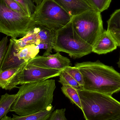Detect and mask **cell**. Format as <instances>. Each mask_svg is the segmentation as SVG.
<instances>
[{
  "instance_id": "cell-5",
  "label": "cell",
  "mask_w": 120,
  "mask_h": 120,
  "mask_svg": "<svg viewBox=\"0 0 120 120\" xmlns=\"http://www.w3.org/2000/svg\"><path fill=\"white\" fill-rule=\"evenodd\" d=\"M34 24L31 17L12 10L0 0V32L17 38L26 34Z\"/></svg>"
},
{
  "instance_id": "cell-14",
  "label": "cell",
  "mask_w": 120,
  "mask_h": 120,
  "mask_svg": "<svg viewBox=\"0 0 120 120\" xmlns=\"http://www.w3.org/2000/svg\"><path fill=\"white\" fill-rule=\"evenodd\" d=\"M11 39L14 42L15 47L18 51L26 46L32 44L38 46L40 44V40L35 27V23L32 29L22 38L19 39L14 38H11Z\"/></svg>"
},
{
  "instance_id": "cell-28",
  "label": "cell",
  "mask_w": 120,
  "mask_h": 120,
  "mask_svg": "<svg viewBox=\"0 0 120 120\" xmlns=\"http://www.w3.org/2000/svg\"><path fill=\"white\" fill-rule=\"evenodd\" d=\"M107 30L109 32L113 38L115 39L118 46L120 47V29H113Z\"/></svg>"
},
{
  "instance_id": "cell-8",
  "label": "cell",
  "mask_w": 120,
  "mask_h": 120,
  "mask_svg": "<svg viewBox=\"0 0 120 120\" xmlns=\"http://www.w3.org/2000/svg\"><path fill=\"white\" fill-rule=\"evenodd\" d=\"M63 70L38 67L27 61L11 78L4 89L11 90L19 85L43 81L59 76Z\"/></svg>"
},
{
  "instance_id": "cell-25",
  "label": "cell",
  "mask_w": 120,
  "mask_h": 120,
  "mask_svg": "<svg viewBox=\"0 0 120 120\" xmlns=\"http://www.w3.org/2000/svg\"><path fill=\"white\" fill-rule=\"evenodd\" d=\"M4 1L6 5L11 10L23 15L29 16L24 8L15 0H4Z\"/></svg>"
},
{
  "instance_id": "cell-6",
  "label": "cell",
  "mask_w": 120,
  "mask_h": 120,
  "mask_svg": "<svg viewBox=\"0 0 120 120\" xmlns=\"http://www.w3.org/2000/svg\"><path fill=\"white\" fill-rule=\"evenodd\" d=\"M71 22L78 35L93 48L104 30L101 12L94 9L72 17Z\"/></svg>"
},
{
  "instance_id": "cell-13",
  "label": "cell",
  "mask_w": 120,
  "mask_h": 120,
  "mask_svg": "<svg viewBox=\"0 0 120 120\" xmlns=\"http://www.w3.org/2000/svg\"><path fill=\"white\" fill-rule=\"evenodd\" d=\"M35 27L40 41L38 46L39 49H45L47 52H52L55 31L36 23Z\"/></svg>"
},
{
  "instance_id": "cell-17",
  "label": "cell",
  "mask_w": 120,
  "mask_h": 120,
  "mask_svg": "<svg viewBox=\"0 0 120 120\" xmlns=\"http://www.w3.org/2000/svg\"><path fill=\"white\" fill-rule=\"evenodd\" d=\"M63 94L70 99L72 104L76 105L82 110L80 98L77 89L68 85H63L61 87Z\"/></svg>"
},
{
  "instance_id": "cell-32",
  "label": "cell",
  "mask_w": 120,
  "mask_h": 120,
  "mask_svg": "<svg viewBox=\"0 0 120 120\" xmlns=\"http://www.w3.org/2000/svg\"><path fill=\"white\" fill-rule=\"evenodd\" d=\"M117 63V64L118 65V67L120 68V58H119V61H118V62Z\"/></svg>"
},
{
  "instance_id": "cell-11",
  "label": "cell",
  "mask_w": 120,
  "mask_h": 120,
  "mask_svg": "<svg viewBox=\"0 0 120 120\" xmlns=\"http://www.w3.org/2000/svg\"><path fill=\"white\" fill-rule=\"evenodd\" d=\"M118 46L111 34L104 30L93 48V52L105 54L116 50Z\"/></svg>"
},
{
  "instance_id": "cell-9",
  "label": "cell",
  "mask_w": 120,
  "mask_h": 120,
  "mask_svg": "<svg viewBox=\"0 0 120 120\" xmlns=\"http://www.w3.org/2000/svg\"><path fill=\"white\" fill-rule=\"evenodd\" d=\"M50 53L46 51L43 55H37L28 62L36 66L48 69L63 70L70 66V60L61 55L60 52L53 55Z\"/></svg>"
},
{
  "instance_id": "cell-15",
  "label": "cell",
  "mask_w": 120,
  "mask_h": 120,
  "mask_svg": "<svg viewBox=\"0 0 120 120\" xmlns=\"http://www.w3.org/2000/svg\"><path fill=\"white\" fill-rule=\"evenodd\" d=\"M17 94H10L6 93L0 98V120L10 111L11 107L17 97Z\"/></svg>"
},
{
  "instance_id": "cell-18",
  "label": "cell",
  "mask_w": 120,
  "mask_h": 120,
  "mask_svg": "<svg viewBox=\"0 0 120 120\" xmlns=\"http://www.w3.org/2000/svg\"><path fill=\"white\" fill-rule=\"evenodd\" d=\"M55 109V107H53L50 110L42 111L25 116L13 114L12 118L13 120H47Z\"/></svg>"
},
{
  "instance_id": "cell-7",
  "label": "cell",
  "mask_w": 120,
  "mask_h": 120,
  "mask_svg": "<svg viewBox=\"0 0 120 120\" xmlns=\"http://www.w3.org/2000/svg\"><path fill=\"white\" fill-rule=\"evenodd\" d=\"M33 22L53 31H58L71 21L72 17L53 0H44L31 15Z\"/></svg>"
},
{
  "instance_id": "cell-16",
  "label": "cell",
  "mask_w": 120,
  "mask_h": 120,
  "mask_svg": "<svg viewBox=\"0 0 120 120\" xmlns=\"http://www.w3.org/2000/svg\"><path fill=\"white\" fill-rule=\"evenodd\" d=\"M39 49L38 46L34 44L29 45L20 49L16 55L20 60L27 62L38 55Z\"/></svg>"
},
{
  "instance_id": "cell-21",
  "label": "cell",
  "mask_w": 120,
  "mask_h": 120,
  "mask_svg": "<svg viewBox=\"0 0 120 120\" xmlns=\"http://www.w3.org/2000/svg\"><path fill=\"white\" fill-rule=\"evenodd\" d=\"M94 10L101 13L107 10L112 0H86Z\"/></svg>"
},
{
  "instance_id": "cell-1",
  "label": "cell",
  "mask_w": 120,
  "mask_h": 120,
  "mask_svg": "<svg viewBox=\"0 0 120 120\" xmlns=\"http://www.w3.org/2000/svg\"><path fill=\"white\" fill-rule=\"evenodd\" d=\"M17 87L18 97L11 106V112L25 116L53 108V93L56 88L55 80L26 83Z\"/></svg>"
},
{
  "instance_id": "cell-23",
  "label": "cell",
  "mask_w": 120,
  "mask_h": 120,
  "mask_svg": "<svg viewBox=\"0 0 120 120\" xmlns=\"http://www.w3.org/2000/svg\"><path fill=\"white\" fill-rule=\"evenodd\" d=\"M63 70L71 75L82 87L84 84V78L82 73L78 68L75 66H69Z\"/></svg>"
},
{
  "instance_id": "cell-24",
  "label": "cell",
  "mask_w": 120,
  "mask_h": 120,
  "mask_svg": "<svg viewBox=\"0 0 120 120\" xmlns=\"http://www.w3.org/2000/svg\"><path fill=\"white\" fill-rule=\"evenodd\" d=\"M31 17L35 12L36 6L32 0H15Z\"/></svg>"
},
{
  "instance_id": "cell-19",
  "label": "cell",
  "mask_w": 120,
  "mask_h": 120,
  "mask_svg": "<svg viewBox=\"0 0 120 120\" xmlns=\"http://www.w3.org/2000/svg\"><path fill=\"white\" fill-rule=\"evenodd\" d=\"M22 66L19 68H10L0 71V87L4 89L11 78L17 72Z\"/></svg>"
},
{
  "instance_id": "cell-3",
  "label": "cell",
  "mask_w": 120,
  "mask_h": 120,
  "mask_svg": "<svg viewBox=\"0 0 120 120\" xmlns=\"http://www.w3.org/2000/svg\"><path fill=\"white\" fill-rule=\"evenodd\" d=\"M77 90L86 120H108L120 114V102L112 96L81 89Z\"/></svg>"
},
{
  "instance_id": "cell-27",
  "label": "cell",
  "mask_w": 120,
  "mask_h": 120,
  "mask_svg": "<svg viewBox=\"0 0 120 120\" xmlns=\"http://www.w3.org/2000/svg\"><path fill=\"white\" fill-rule=\"evenodd\" d=\"M8 41V36L4 37L1 41H0V71L3 60L7 50V44Z\"/></svg>"
},
{
  "instance_id": "cell-4",
  "label": "cell",
  "mask_w": 120,
  "mask_h": 120,
  "mask_svg": "<svg viewBox=\"0 0 120 120\" xmlns=\"http://www.w3.org/2000/svg\"><path fill=\"white\" fill-rule=\"evenodd\" d=\"M53 49L56 52L66 53L76 59L92 52L93 47L78 35L71 21L56 31Z\"/></svg>"
},
{
  "instance_id": "cell-30",
  "label": "cell",
  "mask_w": 120,
  "mask_h": 120,
  "mask_svg": "<svg viewBox=\"0 0 120 120\" xmlns=\"http://www.w3.org/2000/svg\"><path fill=\"white\" fill-rule=\"evenodd\" d=\"M0 120H13L12 118H11L10 117L6 116L4 117L1 118Z\"/></svg>"
},
{
  "instance_id": "cell-10",
  "label": "cell",
  "mask_w": 120,
  "mask_h": 120,
  "mask_svg": "<svg viewBox=\"0 0 120 120\" xmlns=\"http://www.w3.org/2000/svg\"><path fill=\"white\" fill-rule=\"evenodd\" d=\"M71 17L94 9L86 0H53Z\"/></svg>"
},
{
  "instance_id": "cell-20",
  "label": "cell",
  "mask_w": 120,
  "mask_h": 120,
  "mask_svg": "<svg viewBox=\"0 0 120 120\" xmlns=\"http://www.w3.org/2000/svg\"><path fill=\"white\" fill-rule=\"evenodd\" d=\"M60 79L58 82L63 85H68L78 90L82 89V87L71 75L63 70L60 75Z\"/></svg>"
},
{
  "instance_id": "cell-22",
  "label": "cell",
  "mask_w": 120,
  "mask_h": 120,
  "mask_svg": "<svg viewBox=\"0 0 120 120\" xmlns=\"http://www.w3.org/2000/svg\"><path fill=\"white\" fill-rule=\"evenodd\" d=\"M108 29H120V8L116 10L107 21Z\"/></svg>"
},
{
  "instance_id": "cell-2",
  "label": "cell",
  "mask_w": 120,
  "mask_h": 120,
  "mask_svg": "<svg viewBox=\"0 0 120 120\" xmlns=\"http://www.w3.org/2000/svg\"><path fill=\"white\" fill-rule=\"evenodd\" d=\"M84 78L82 89L112 96L120 91V73L97 60L75 64Z\"/></svg>"
},
{
  "instance_id": "cell-29",
  "label": "cell",
  "mask_w": 120,
  "mask_h": 120,
  "mask_svg": "<svg viewBox=\"0 0 120 120\" xmlns=\"http://www.w3.org/2000/svg\"><path fill=\"white\" fill-rule=\"evenodd\" d=\"M34 3L36 4V7L39 6L43 3L44 0H32Z\"/></svg>"
},
{
  "instance_id": "cell-12",
  "label": "cell",
  "mask_w": 120,
  "mask_h": 120,
  "mask_svg": "<svg viewBox=\"0 0 120 120\" xmlns=\"http://www.w3.org/2000/svg\"><path fill=\"white\" fill-rule=\"evenodd\" d=\"M10 41L3 60L0 71L10 68H19L26 62L20 60L16 54L19 51L15 47L14 42L12 39H10Z\"/></svg>"
},
{
  "instance_id": "cell-31",
  "label": "cell",
  "mask_w": 120,
  "mask_h": 120,
  "mask_svg": "<svg viewBox=\"0 0 120 120\" xmlns=\"http://www.w3.org/2000/svg\"><path fill=\"white\" fill-rule=\"evenodd\" d=\"M108 120H120V114Z\"/></svg>"
},
{
  "instance_id": "cell-26",
  "label": "cell",
  "mask_w": 120,
  "mask_h": 120,
  "mask_svg": "<svg viewBox=\"0 0 120 120\" xmlns=\"http://www.w3.org/2000/svg\"><path fill=\"white\" fill-rule=\"evenodd\" d=\"M65 108L55 110L47 120H68L65 115Z\"/></svg>"
}]
</instances>
